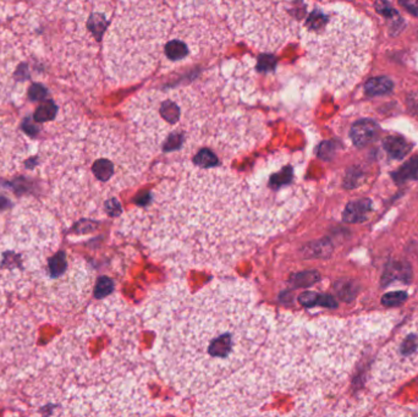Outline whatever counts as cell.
Returning <instances> with one entry per match:
<instances>
[{
	"instance_id": "1",
	"label": "cell",
	"mask_w": 418,
	"mask_h": 417,
	"mask_svg": "<svg viewBox=\"0 0 418 417\" xmlns=\"http://www.w3.org/2000/svg\"><path fill=\"white\" fill-rule=\"evenodd\" d=\"M159 372L197 413H256L279 389L281 326L249 289L216 284L159 296L147 317Z\"/></svg>"
},
{
	"instance_id": "8",
	"label": "cell",
	"mask_w": 418,
	"mask_h": 417,
	"mask_svg": "<svg viewBox=\"0 0 418 417\" xmlns=\"http://www.w3.org/2000/svg\"><path fill=\"white\" fill-rule=\"evenodd\" d=\"M383 146H384L385 151L388 152L390 157L394 159L404 158L406 154L409 153L410 144L401 137H396V136H389L383 141Z\"/></svg>"
},
{
	"instance_id": "13",
	"label": "cell",
	"mask_w": 418,
	"mask_h": 417,
	"mask_svg": "<svg viewBox=\"0 0 418 417\" xmlns=\"http://www.w3.org/2000/svg\"><path fill=\"white\" fill-rule=\"evenodd\" d=\"M111 292H113V283H111V280L106 278H102L97 282L96 293H95L97 299L106 298V295H109Z\"/></svg>"
},
{
	"instance_id": "9",
	"label": "cell",
	"mask_w": 418,
	"mask_h": 417,
	"mask_svg": "<svg viewBox=\"0 0 418 417\" xmlns=\"http://www.w3.org/2000/svg\"><path fill=\"white\" fill-rule=\"evenodd\" d=\"M48 272L52 278H58L60 275H63L67 271H68V256L60 251L58 254H54L53 257H50L48 261Z\"/></svg>"
},
{
	"instance_id": "7",
	"label": "cell",
	"mask_w": 418,
	"mask_h": 417,
	"mask_svg": "<svg viewBox=\"0 0 418 417\" xmlns=\"http://www.w3.org/2000/svg\"><path fill=\"white\" fill-rule=\"evenodd\" d=\"M394 87V83L389 77H373L365 82V91L368 96H383L390 93Z\"/></svg>"
},
{
	"instance_id": "12",
	"label": "cell",
	"mask_w": 418,
	"mask_h": 417,
	"mask_svg": "<svg viewBox=\"0 0 418 417\" xmlns=\"http://www.w3.org/2000/svg\"><path fill=\"white\" fill-rule=\"evenodd\" d=\"M57 111H58V107L55 106L52 102L46 103L43 106H41L39 108V111L36 113V120L39 123H43L47 120L54 119L57 116Z\"/></svg>"
},
{
	"instance_id": "4",
	"label": "cell",
	"mask_w": 418,
	"mask_h": 417,
	"mask_svg": "<svg viewBox=\"0 0 418 417\" xmlns=\"http://www.w3.org/2000/svg\"><path fill=\"white\" fill-rule=\"evenodd\" d=\"M375 29L347 4H316L305 41L307 70L333 91L354 86L370 59Z\"/></svg>"
},
{
	"instance_id": "6",
	"label": "cell",
	"mask_w": 418,
	"mask_h": 417,
	"mask_svg": "<svg viewBox=\"0 0 418 417\" xmlns=\"http://www.w3.org/2000/svg\"><path fill=\"white\" fill-rule=\"evenodd\" d=\"M370 200L350 202L344 212V221L347 223H358L365 221L370 212Z\"/></svg>"
},
{
	"instance_id": "10",
	"label": "cell",
	"mask_w": 418,
	"mask_h": 417,
	"mask_svg": "<svg viewBox=\"0 0 418 417\" xmlns=\"http://www.w3.org/2000/svg\"><path fill=\"white\" fill-rule=\"evenodd\" d=\"M396 182H405L407 180H418V157L409 160L394 174Z\"/></svg>"
},
{
	"instance_id": "11",
	"label": "cell",
	"mask_w": 418,
	"mask_h": 417,
	"mask_svg": "<svg viewBox=\"0 0 418 417\" xmlns=\"http://www.w3.org/2000/svg\"><path fill=\"white\" fill-rule=\"evenodd\" d=\"M375 10H377L378 14L383 15L384 18H386V19L390 20L393 22L391 29H394V25L399 26L401 24V21H403V19L400 18V15L398 14V11L386 0H377Z\"/></svg>"
},
{
	"instance_id": "14",
	"label": "cell",
	"mask_w": 418,
	"mask_h": 417,
	"mask_svg": "<svg viewBox=\"0 0 418 417\" xmlns=\"http://www.w3.org/2000/svg\"><path fill=\"white\" fill-rule=\"evenodd\" d=\"M406 294L401 293V292H395V293L386 294L384 298H383V303L386 306H396L400 305L401 302H404L406 300Z\"/></svg>"
},
{
	"instance_id": "3",
	"label": "cell",
	"mask_w": 418,
	"mask_h": 417,
	"mask_svg": "<svg viewBox=\"0 0 418 417\" xmlns=\"http://www.w3.org/2000/svg\"><path fill=\"white\" fill-rule=\"evenodd\" d=\"M86 39L91 71L111 85L142 80L158 67L178 26L165 0H91Z\"/></svg>"
},
{
	"instance_id": "2",
	"label": "cell",
	"mask_w": 418,
	"mask_h": 417,
	"mask_svg": "<svg viewBox=\"0 0 418 417\" xmlns=\"http://www.w3.org/2000/svg\"><path fill=\"white\" fill-rule=\"evenodd\" d=\"M126 114L139 153L144 160L162 157L160 170L204 149L245 153L262 130L224 80L149 90L131 101Z\"/></svg>"
},
{
	"instance_id": "5",
	"label": "cell",
	"mask_w": 418,
	"mask_h": 417,
	"mask_svg": "<svg viewBox=\"0 0 418 417\" xmlns=\"http://www.w3.org/2000/svg\"><path fill=\"white\" fill-rule=\"evenodd\" d=\"M379 134V126L373 120L363 119L357 121L351 128L350 136L357 147H365L372 144Z\"/></svg>"
},
{
	"instance_id": "15",
	"label": "cell",
	"mask_w": 418,
	"mask_h": 417,
	"mask_svg": "<svg viewBox=\"0 0 418 417\" xmlns=\"http://www.w3.org/2000/svg\"><path fill=\"white\" fill-rule=\"evenodd\" d=\"M399 4L407 10L410 14L418 16V0H399Z\"/></svg>"
}]
</instances>
